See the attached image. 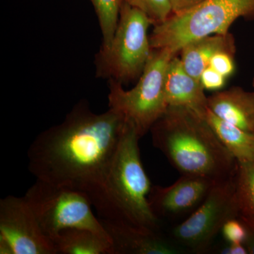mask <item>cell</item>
Returning <instances> with one entry per match:
<instances>
[{"instance_id":"obj_1","label":"cell","mask_w":254,"mask_h":254,"mask_svg":"<svg viewBox=\"0 0 254 254\" xmlns=\"http://www.w3.org/2000/svg\"><path fill=\"white\" fill-rule=\"evenodd\" d=\"M125 124L118 112L109 108L94 113L81 100L63 123L31 143L30 173L36 180L85 193L91 201L103 185Z\"/></svg>"},{"instance_id":"obj_2","label":"cell","mask_w":254,"mask_h":254,"mask_svg":"<svg viewBox=\"0 0 254 254\" xmlns=\"http://www.w3.org/2000/svg\"><path fill=\"white\" fill-rule=\"evenodd\" d=\"M150 131L153 145L182 175L220 181L236 173L238 163L233 155L192 110L169 106Z\"/></svg>"},{"instance_id":"obj_3","label":"cell","mask_w":254,"mask_h":254,"mask_svg":"<svg viewBox=\"0 0 254 254\" xmlns=\"http://www.w3.org/2000/svg\"><path fill=\"white\" fill-rule=\"evenodd\" d=\"M140 138L134 125L126 120L104 182L91 203L102 220L159 231L160 218L149 201L153 186L142 164Z\"/></svg>"},{"instance_id":"obj_4","label":"cell","mask_w":254,"mask_h":254,"mask_svg":"<svg viewBox=\"0 0 254 254\" xmlns=\"http://www.w3.org/2000/svg\"><path fill=\"white\" fill-rule=\"evenodd\" d=\"M254 18V0H206L187 12L172 14L155 25L150 36L152 49L167 48L174 54L203 37L225 35L237 18Z\"/></svg>"},{"instance_id":"obj_5","label":"cell","mask_w":254,"mask_h":254,"mask_svg":"<svg viewBox=\"0 0 254 254\" xmlns=\"http://www.w3.org/2000/svg\"><path fill=\"white\" fill-rule=\"evenodd\" d=\"M151 24L146 14L123 0L113 41L95 56L97 77L122 85L138 79L153 50L148 35Z\"/></svg>"},{"instance_id":"obj_6","label":"cell","mask_w":254,"mask_h":254,"mask_svg":"<svg viewBox=\"0 0 254 254\" xmlns=\"http://www.w3.org/2000/svg\"><path fill=\"white\" fill-rule=\"evenodd\" d=\"M176 55L167 48L153 49L141 76L131 90L127 91L121 83L109 80V108L133 124L141 138L168 110L165 75L169 63Z\"/></svg>"},{"instance_id":"obj_7","label":"cell","mask_w":254,"mask_h":254,"mask_svg":"<svg viewBox=\"0 0 254 254\" xmlns=\"http://www.w3.org/2000/svg\"><path fill=\"white\" fill-rule=\"evenodd\" d=\"M24 198L50 240L62 230L78 228L91 230L110 242L100 219L93 213L91 200L85 193L36 180Z\"/></svg>"},{"instance_id":"obj_8","label":"cell","mask_w":254,"mask_h":254,"mask_svg":"<svg viewBox=\"0 0 254 254\" xmlns=\"http://www.w3.org/2000/svg\"><path fill=\"white\" fill-rule=\"evenodd\" d=\"M235 175L217 182L201 204L173 229L172 237L177 245L185 251L203 253L225 222L237 218Z\"/></svg>"},{"instance_id":"obj_9","label":"cell","mask_w":254,"mask_h":254,"mask_svg":"<svg viewBox=\"0 0 254 254\" xmlns=\"http://www.w3.org/2000/svg\"><path fill=\"white\" fill-rule=\"evenodd\" d=\"M0 254H57L24 196L0 200Z\"/></svg>"},{"instance_id":"obj_10","label":"cell","mask_w":254,"mask_h":254,"mask_svg":"<svg viewBox=\"0 0 254 254\" xmlns=\"http://www.w3.org/2000/svg\"><path fill=\"white\" fill-rule=\"evenodd\" d=\"M218 181L198 176L182 175L173 185L153 186L149 201L155 215L174 218L198 208Z\"/></svg>"},{"instance_id":"obj_11","label":"cell","mask_w":254,"mask_h":254,"mask_svg":"<svg viewBox=\"0 0 254 254\" xmlns=\"http://www.w3.org/2000/svg\"><path fill=\"white\" fill-rule=\"evenodd\" d=\"M100 221L109 236L113 254H180L186 252L174 241L160 235L159 231L123 222L102 219Z\"/></svg>"},{"instance_id":"obj_12","label":"cell","mask_w":254,"mask_h":254,"mask_svg":"<svg viewBox=\"0 0 254 254\" xmlns=\"http://www.w3.org/2000/svg\"><path fill=\"white\" fill-rule=\"evenodd\" d=\"M165 93L168 107H184L199 115L208 108L204 88L200 81L189 74L177 55L170 60L167 68Z\"/></svg>"},{"instance_id":"obj_13","label":"cell","mask_w":254,"mask_h":254,"mask_svg":"<svg viewBox=\"0 0 254 254\" xmlns=\"http://www.w3.org/2000/svg\"><path fill=\"white\" fill-rule=\"evenodd\" d=\"M208 108L222 120L254 133V92L232 87L208 97Z\"/></svg>"},{"instance_id":"obj_14","label":"cell","mask_w":254,"mask_h":254,"mask_svg":"<svg viewBox=\"0 0 254 254\" xmlns=\"http://www.w3.org/2000/svg\"><path fill=\"white\" fill-rule=\"evenodd\" d=\"M221 52L232 55L236 53L231 33L210 35L187 43L180 50V60L189 74L200 81V75L209 66L214 55Z\"/></svg>"},{"instance_id":"obj_15","label":"cell","mask_w":254,"mask_h":254,"mask_svg":"<svg viewBox=\"0 0 254 254\" xmlns=\"http://www.w3.org/2000/svg\"><path fill=\"white\" fill-rule=\"evenodd\" d=\"M200 116L213 128L220 141L233 155L237 163L254 162V133L246 131L222 120L208 108Z\"/></svg>"},{"instance_id":"obj_16","label":"cell","mask_w":254,"mask_h":254,"mask_svg":"<svg viewBox=\"0 0 254 254\" xmlns=\"http://www.w3.org/2000/svg\"><path fill=\"white\" fill-rule=\"evenodd\" d=\"M52 242L57 254H113L109 240L86 229L62 230Z\"/></svg>"},{"instance_id":"obj_17","label":"cell","mask_w":254,"mask_h":254,"mask_svg":"<svg viewBox=\"0 0 254 254\" xmlns=\"http://www.w3.org/2000/svg\"><path fill=\"white\" fill-rule=\"evenodd\" d=\"M235 185L237 218L254 229V162L238 163Z\"/></svg>"},{"instance_id":"obj_18","label":"cell","mask_w":254,"mask_h":254,"mask_svg":"<svg viewBox=\"0 0 254 254\" xmlns=\"http://www.w3.org/2000/svg\"><path fill=\"white\" fill-rule=\"evenodd\" d=\"M98 16L102 35V48H108L118 27L123 0H91Z\"/></svg>"},{"instance_id":"obj_19","label":"cell","mask_w":254,"mask_h":254,"mask_svg":"<svg viewBox=\"0 0 254 254\" xmlns=\"http://www.w3.org/2000/svg\"><path fill=\"white\" fill-rule=\"evenodd\" d=\"M127 4L141 10L151 21L152 25L164 22L172 14L169 0H124Z\"/></svg>"},{"instance_id":"obj_20","label":"cell","mask_w":254,"mask_h":254,"mask_svg":"<svg viewBox=\"0 0 254 254\" xmlns=\"http://www.w3.org/2000/svg\"><path fill=\"white\" fill-rule=\"evenodd\" d=\"M221 232L224 239L229 244H245L248 237V228L239 218L227 220L222 227Z\"/></svg>"},{"instance_id":"obj_21","label":"cell","mask_w":254,"mask_h":254,"mask_svg":"<svg viewBox=\"0 0 254 254\" xmlns=\"http://www.w3.org/2000/svg\"><path fill=\"white\" fill-rule=\"evenodd\" d=\"M235 55L221 52L214 55L210 60V67L214 68L225 78L231 76L235 70Z\"/></svg>"},{"instance_id":"obj_22","label":"cell","mask_w":254,"mask_h":254,"mask_svg":"<svg viewBox=\"0 0 254 254\" xmlns=\"http://www.w3.org/2000/svg\"><path fill=\"white\" fill-rule=\"evenodd\" d=\"M226 78L210 66L200 75V81L204 89L219 90L225 85Z\"/></svg>"},{"instance_id":"obj_23","label":"cell","mask_w":254,"mask_h":254,"mask_svg":"<svg viewBox=\"0 0 254 254\" xmlns=\"http://www.w3.org/2000/svg\"><path fill=\"white\" fill-rule=\"evenodd\" d=\"M173 14L187 12L199 6L206 0H169Z\"/></svg>"},{"instance_id":"obj_24","label":"cell","mask_w":254,"mask_h":254,"mask_svg":"<svg viewBox=\"0 0 254 254\" xmlns=\"http://www.w3.org/2000/svg\"><path fill=\"white\" fill-rule=\"evenodd\" d=\"M220 254H248V252L243 244H229V247L222 250Z\"/></svg>"},{"instance_id":"obj_25","label":"cell","mask_w":254,"mask_h":254,"mask_svg":"<svg viewBox=\"0 0 254 254\" xmlns=\"http://www.w3.org/2000/svg\"><path fill=\"white\" fill-rule=\"evenodd\" d=\"M248 237L244 245L247 248L248 254H254V229L248 228Z\"/></svg>"},{"instance_id":"obj_26","label":"cell","mask_w":254,"mask_h":254,"mask_svg":"<svg viewBox=\"0 0 254 254\" xmlns=\"http://www.w3.org/2000/svg\"><path fill=\"white\" fill-rule=\"evenodd\" d=\"M252 85H253V86L254 87V78L253 79V81H252Z\"/></svg>"}]
</instances>
